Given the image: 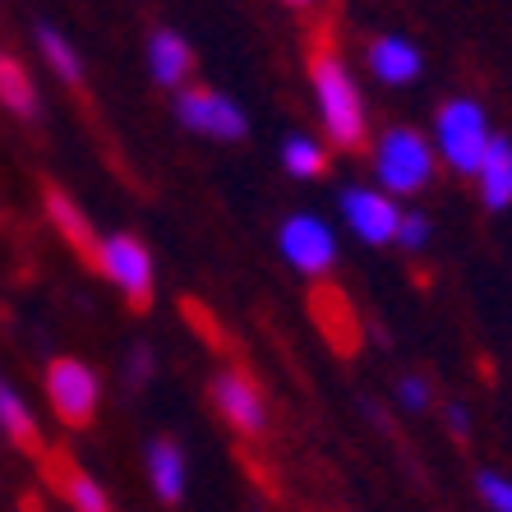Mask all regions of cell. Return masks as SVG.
Instances as JSON below:
<instances>
[{"label": "cell", "instance_id": "cell-7", "mask_svg": "<svg viewBox=\"0 0 512 512\" xmlns=\"http://www.w3.org/2000/svg\"><path fill=\"white\" fill-rule=\"evenodd\" d=\"M282 254L291 268H300V273H328L337 259V240L319 217L296 213L282 222Z\"/></svg>", "mask_w": 512, "mask_h": 512}, {"label": "cell", "instance_id": "cell-4", "mask_svg": "<svg viewBox=\"0 0 512 512\" xmlns=\"http://www.w3.org/2000/svg\"><path fill=\"white\" fill-rule=\"evenodd\" d=\"M97 268H102V277L111 286L125 291V300H130L134 310L153 305V254H148V245L139 236H130V231L107 236L97 245Z\"/></svg>", "mask_w": 512, "mask_h": 512}, {"label": "cell", "instance_id": "cell-11", "mask_svg": "<svg viewBox=\"0 0 512 512\" xmlns=\"http://www.w3.org/2000/svg\"><path fill=\"white\" fill-rule=\"evenodd\" d=\"M47 217H51V222H56V231H60V236H65V240H70L74 250L84 254V259H93V263H97V245H102V240H97L93 222H88V217H84V208H79V203H74L70 194L47 190Z\"/></svg>", "mask_w": 512, "mask_h": 512}, {"label": "cell", "instance_id": "cell-6", "mask_svg": "<svg viewBox=\"0 0 512 512\" xmlns=\"http://www.w3.org/2000/svg\"><path fill=\"white\" fill-rule=\"evenodd\" d=\"M176 116L185 130L208 134V139H245V111L231 97L213 93V88H185L176 97Z\"/></svg>", "mask_w": 512, "mask_h": 512}, {"label": "cell", "instance_id": "cell-15", "mask_svg": "<svg viewBox=\"0 0 512 512\" xmlns=\"http://www.w3.org/2000/svg\"><path fill=\"white\" fill-rule=\"evenodd\" d=\"M0 429H5L24 453H37V448H42V434H37L33 411H28L24 397L14 393V388H5V383H0Z\"/></svg>", "mask_w": 512, "mask_h": 512}, {"label": "cell", "instance_id": "cell-14", "mask_svg": "<svg viewBox=\"0 0 512 512\" xmlns=\"http://www.w3.org/2000/svg\"><path fill=\"white\" fill-rule=\"evenodd\" d=\"M148 480H153L162 503H176L185 494V453L171 439H157L148 448Z\"/></svg>", "mask_w": 512, "mask_h": 512}, {"label": "cell", "instance_id": "cell-12", "mask_svg": "<svg viewBox=\"0 0 512 512\" xmlns=\"http://www.w3.org/2000/svg\"><path fill=\"white\" fill-rule=\"evenodd\" d=\"M148 70H153V79L162 88H180L194 70V51L176 33H153V42H148Z\"/></svg>", "mask_w": 512, "mask_h": 512}, {"label": "cell", "instance_id": "cell-18", "mask_svg": "<svg viewBox=\"0 0 512 512\" xmlns=\"http://www.w3.org/2000/svg\"><path fill=\"white\" fill-rule=\"evenodd\" d=\"M37 42H42V56H47V65L65 79V84H79V74H84V60H79V51L65 42V37L56 33V28H37Z\"/></svg>", "mask_w": 512, "mask_h": 512}, {"label": "cell", "instance_id": "cell-2", "mask_svg": "<svg viewBox=\"0 0 512 512\" xmlns=\"http://www.w3.org/2000/svg\"><path fill=\"white\" fill-rule=\"evenodd\" d=\"M489 120L476 102H466V97H453V102H443L439 107V120H434V143H439L443 162L453 171H466V176H476L480 157L489 148Z\"/></svg>", "mask_w": 512, "mask_h": 512}, {"label": "cell", "instance_id": "cell-23", "mask_svg": "<svg viewBox=\"0 0 512 512\" xmlns=\"http://www.w3.org/2000/svg\"><path fill=\"white\" fill-rule=\"evenodd\" d=\"M448 425H453L457 434H466V411H462V406H457V402L448 406Z\"/></svg>", "mask_w": 512, "mask_h": 512}, {"label": "cell", "instance_id": "cell-20", "mask_svg": "<svg viewBox=\"0 0 512 512\" xmlns=\"http://www.w3.org/2000/svg\"><path fill=\"white\" fill-rule=\"evenodd\" d=\"M476 485H480V499H485L494 512H512V480L494 476V471H480Z\"/></svg>", "mask_w": 512, "mask_h": 512}, {"label": "cell", "instance_id": "cell-21", "mask_svg": "<svg viewBox=\"0 0 512 512\" xmlns=\"http://www.w3.org/2000/svg\"><path fill=\"white\" fill-rule=\"evenodd\" d=\"M397 240H402L406 250H425V245H429V217L406 213L402 222H397Z\"/></svg>", "mask_w": 512, "mask_h": 512}, {"label": "cell", "instance_id": "cell-13", "mask_svg": "<svg viewBox=\"0 0 512 512\" xmlns=\"http://www.w3.org/2000/svg\"><path fill=\"white\" fill-rule=\"evenodd\" d=\"M370 70L383 84H411L420 74V51L406 37H379L370 47Z\"/></svg>", "mask_w": 512, "mask_h": 512}, {"label": "cell", "instance_id": "cell-17", "mask_svg": "<svg viewBox=\"0 0 512 512\" xmlns=\"http://www.w3.org/2000/svg\"><path fill=\"white\" fill-rule=\"evenodd\" d=\"M60 489H65V503H70L74 512H111V503H107V494H102V485H97L88 471H65L60 476Z\"/></svg>", "mask_w": 512, "mask_h": 512}, {"label": "cell", "instance_id": "cell-24", "mask_svg": "<svg viewBox=\"0 0 512 512\" xmlns=\"http://www.w3.org/2000/svg\"><path fill=\"white\" fill-rule=\"evenodd\" d=\"M286 5H310V0H286Z\"/></svg>", "mask_w": 512, "mask_h": 512}, {"label": "cell", "instance_id": "cell-1", "mask_svg": "<svg viewBox=\"0 0 512 512\" xmlns=\"http://www.w3.org/2000/svg\"><path fill=\"white\" fill-rule=\"evenodd\" d=\"M310 74H314V97H319V116L328 139L337 148H360L365 143V102H360V88L351 84L342 56L337 51H314Z\"/></svg>", "mask_w": 512, "mask_h": 512}, {"label": "cell", "instance_id": "cell-5", "mask_svg": "<svg viewBox=\"0 0 512 512\" xmlns=\"http://www.w3.org/2000/svg\"><path fill=\"white\" fill-rule=\"evenodd\" d=\"M47 397H51V406H56V416L65 420V425L79 429L97 416V397H102V388H97V374L88 370L84 360L60 356V360L47 365Z\"/></svg>", "mask_w": 512, "mask_h": 512}, {"label": "cell", "instance_id": "cell-22", "mask_svg": "<svg viewBox=\"0 0 512 512\" xmlns=\"http://www.w3.org/2000/svg\"><path fill=\"white\" fill-rule=\"evenodd\" d=\"M397 397H402L411 411H425V406H429V383L425 379H402V383H397Z\"/></svg>", "mask_w": 512, "mask_h": 512}, {"label": "cell", "instance_id": "cell-3", "mask_svg": "<svg viewBox=\"0 0 512 512\" xmlns=\"http://www.w3.org/2000/svg\"><path fill=\"white\" fill-rule=\"evenodd\" d=\"M374 171L388 194H416L434 176V148L416 130H388L374 148Z\"/></svg>", "mask_w": 512, "mask_h": 512}, {"label": "cell", "instance_id": "cell-16", "mask_svg": "<svg viewBox=\"0 0 512 512\" xmlns=\"http://www.w3.org/2000/svg\"><path fill=\"white\" fill-rule=\"evenodd\" d=\"M0 107H10L14 116H33L37 107L33 79H28V70L14 56H0Z\"/></svg>", "mask_w": 512, "mask_h": 512}, {"label": "cell", "instance_id": "cell-10", "mask_svg": "<svg viewBox=\"0 0 512 512\" xmlns=\"http://www.w3.org/2000/svg\"><path fill=\"white\" fill-rule=\"evenodd\" d=\"M476 180H480V199L485 208H508L512 203V143L508 139H489L485 157H480L476 167Z\"/></svg>", "mask_w": 512, "mask_h": 512}, {"label": "cell", "instance_id": "cell-8", "mask_svg": "<svg viewBox=\"0 0 512 512\" xmlns=\"http://www.w3.org/2000/svg\"><path fill=\"white\" fill-rule=\"evenodd\" d=\"M213 402H217V411H222V420H227L231 429H240V434H259V429L268 425L263 393H259V383H254L250 374L222 370L213 379Z\"/></svg>", "mask_w": 512, "mask_h": 512}, {"label": "cell", "instance_id": "cell-19", "mask_svg": "<svg viewBox=\"0 0 512 512\" xmlns=\"http://www.w3.org/2000/svg\"><path fill=\"white\" fill-rule=\"evenodd\" d=\"M282 162L291 176H323V167H328V153H323L314 139H305V134H296V139L282 143Z\"/></svg>", "mask_w": 512, "mask_h": 512}, {"label": "cell", "instance_id": "cell-9", "mask_svg": "<svg viewBox=\"0 0 512 512\" xmlns=\"http://www.w3.org/2000/svg\"><path fill=\"white\" fill-rule=\"evenodd\" d=\"M342 217L351 222V231H356L365 245H388V240H397V222H402L397 203L383 190H346Z\"/></svg>", "mask_w": 512, "mask_h": 512}]
</instances>
